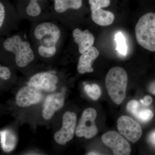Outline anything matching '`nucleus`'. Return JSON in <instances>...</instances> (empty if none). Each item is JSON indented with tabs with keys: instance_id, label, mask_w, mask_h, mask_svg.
<instances>
[{
	"instance_id": "obj_16",
	"label": "nucleus",
	"mask_w": 155,
	"mask_h": 155,
	"mask_svg": "<svg viewBox=\"0 0 155 155\" xmlns=\"http://www.w3.org/2000/svg\"><path fill=\"white\" fill-rule=\"evenodd\" d=\"M82 4V0H55L54 8L58 13H63L69 9H80Z\"/></svg>"
},
{
	"instance_id": "obj_3",
	"label": "nucleus",
	"mask_w": 155,
	"mask_h": 155,
	"mask_svg": "<svg viewBox=\"0 0 155 155\" xmlns=\"http://www.w3.org/2000/svg\"><path fill=\"white\" fill-rule=\"evenodd\" d=\"M4 48L15 55L16 63L19 67H26L34 60L33 51L27 41H23L19 35H14L6 39Z\"/></svg>"
},
{
	"instance_id": "obj_20",
	"label": "nucleus",
	"mask_w": 155,
	"mask_h": 155,
	"mask_svg": "<svg viewBox=\"0 0 155 155\" xmlns=\"http://www.w3.org/2000/svg\"><path fill=\"white\" fill-rule=\"evenodd\" d=\"M57 48L56 46L46 47L43 45L39 47L38 52L41 57L45 58H49L54 55L56 54Z\"/></svg>"
},
{
	"instance_id": "obj_15",
	"label": "nucleus",
	"mask_w": 155,
	"mask_h": 155,
	"mask_svg": "<svg viewBox=\"0 0 155 155\" xmlns=\"http://www.w3.org/2000/svg\"><path fill=\"white\" fill-rule=\"evenodd\" d=\"M1 143L4 151L9 152L13 150L16 145V137L10 130H6L1 131Z\"/></svg>"
},
{
	"instance_id": "obj_24",
	"label": "nucleus",
	"mask_w": 155,
	"mask_h": 155,
	"mask_svg": "<svg viewBox=\"0 0 155 155\" xmlns=\"http://www.w3.org/2000/svg\"><path fill=\"white\" fill-rule=\"evenodd\" d=\"M11 76V72L8 67H0V77L4 80H8Z\"/></svg>"
},
{
	"instance_id": "obj_4",
	"label": "nucleus",
	"mask_w": 155,
	"mask_h": 155,
	"mask_svg": "<svg viewBox=\"0 0 155 155\" xmlns=\"http://www.w3.org/2000/svg\"><path fill=\"white\" fill-rule=\"evenodd\" d=\"M97 115L94 108H87L84 111L75 131L78 137L91 139L96 135L98 132L95 124Z\"/></svg>"
},
{
	"instance_id": "obj_14",
	"label": "nucleus",
	"mask_w": 155,
	"mask_h": 155,
	"mask_svg": "<svg viewBox=\"0 0 155 155\" xmlns=\"http://www.w3.org/2000/svg\"><path fill=\"white\" fill-rule=\"evenodd\" d=\"M91 18L94 22L101 26H108L114 22L115 16L110 11L102 9L91 11Z\"/></svg>"
},
{
	"instance_id": "obj_6",
	"label": "nucleus",
	"mask_w": 155,
	"mask_h": 155,
	"mask_svg": "<svg viewBox=\"0 0 155 155\" xmlns=\"http://www.w3.org/2000/svg\"><path fill=\"white\" fill-rule=\"evenodd\" d=\"M104 144L109 147L116 155H128L131 152L130 143L121 134L114 130L104 134L102 136Z\"/></svg>"
},
{
	"instance_id": "obj_18",
	"label": "nucleus",
	"mask_w": 155,
	"mask_h": 155,
	"mask_svg": "<svg viewBox=\"0 0 155 155\" xmlns=\"http://www.w3.org/2000/svg\"><path fill=\"white\" fill-rule=\"evenodd\" d=\"M84 89L87 95L92 99L97 100L101 95V91L99 87L96 84L92 85L86 84L84 85Z\"/></svg>"
},
{
	"instance_id": "obj_7",
	"label": "nucleus",
	"mask_w": 155,
	"mask_h": 155,
	"mask_svg": "<svg viewBox=\"0 0 155 155\" xmlns=\"http://www.w3.org/2000/svg\"><path fill=\"white\" fill-rule=\"evenodd\" d=\"M77 116L72 112H66L63 117V125L54 136L55 140L58 144L64 145L72 140L75 133Z\"/></svg>"
},
{
	"instance_id": "obj_5",
	"label": "nucleus",
	"mask_w": 155,
	"mask_h": 155,
	"mask_svg": "<svg viewBox=\"0 0 155 155\" xmlns=\"http://www.w3.org/2000/svg\"><path fill=\"white\" fill-rule=\"evenodd\" d=\"M60 28L51 22H43L37 26L34 31V36L41 41V45L46 47L56 46L61 37Z\"/></svg>"
},
{
	"instance_id": "obj_28",
	"label": "nucleus",
	"mask_w": 155,
	"mask_h": 155,
	"mask_svg": "<svg viewBox=\"0 0 155 155\" xmlns=\"http://www.w3.org/2000/svg\"><path fill=\"white\" fill-rule=\"evenodd\" d=\"M150 140L152 144L155 145V131L152 132L150 136Z\"/></svg>"
},
{
	"instance_id": "obj_29",
	"label": "nucleus",
	"mask_w": 155,
	"mask_h": 155,
	"mask_svg": "<svg viewBox=\"0 0 155 155\" xmlns=\"http://www.w3.org/2000/svg\"><path fill=\"white\" fill-rule=\"evenodd\" d=\"M88 155H98V154L95 152H91L88 153Z\"/></svg>"
},
{
	"instance_id": "obj_19",
	"label": "nucleus",
	"mask_w": 155,
	"mask_h": 155,
	"mask_svg": "<svg viewBox=\"0 0 155 155\" xmlns=\"http://www.w3.org/2000/svg\"><path fill=\"white\" fill-rule=\"evenodd\" d=\"M38 0H30V2L26 8L27 14L31 17L38 16L41 13L40 6L37 2Z\"/></svg>"
},
{
	"instance_id": "obj_11",
	"label": "nucleus",
	"mask_w": 155,
	"mask_h": 155,
	"mask_svg": "<svg viewBox=\"0 0 155 155\" xmlns=\"http://www.w3.org/2000/svg\"><path fill=\"white\" fill-rule=\"evenodd\" d=\"M64 95L61 93H57L48 96L45 101L42 116L46 120L51 119L57 111L64 105Z\"/></svg>"
},
{
	"instance_id": "obj_22",
	"label": "nucleus",
	"mask_w": 155,
	"mask_h": 155,
	"mask_svg": "<svg viewBox=\"0 0 155 155\" xmlns=\"http://www.w3.org/2000/svg\"><path fill=\"white\" fill-rule=\"evenodd\" d=\"M153 114L152 111L149 109L142 110L138 112L137 118L142 122H148L152 119Z\"/></svg>"
},
{
	"instance_id": "obj_12",
	"label": "nucleus",
	"mask_w": 155,
	"mask_h": 155,
	"mask_svg": "<svg viewBox=\"0 0 155 155\" xmlns=\"http://www.w3.org/2000/svg\"><path fill=\"white\" fill-rule=\"evenodd\" d=\"M99 54L97 48L91 47L85 52L81 54L78 64V72L82 74L93 72L94 70L92 67V65Z\"/></svg>"
},
{
	"instance_id": "obj_27",
	"label": "nucleus",
	"mask_w": 155,
	"mask_h": 155,
	"mask_svg": "<svg viewBox=\"0 0 155 155\" xmlns=\"http://www.w3.org/2000/svg\"><path fill=\"white\" fill-rule=\"evenodd\" d=\"M149 91L151 94L155 95V81L150 84L148 88Z\"/></svg>"
},
{
	"instance_id": "obj_9",
	"label": "nucleus",
	"mask_w": 155,
	"mask_h": 155,
	"mask_svg": "<svg viewBox=\"0 0 155 155\" xmlns=\"http://www.w3.org/2000/svg\"><path fill=\"white\" fill-rule=\"evenodd\" d=\"M58 78L55 75L49 72L37 73L29 79L28 85L33 87L39 90L47 92L54 91L57 88Z\"/></svg>"
},
{
	"instance_id": "obj_26",
	"label": "nucleus",
	"mask_w": 155,
	"mask_h": 155,
	"mask_svg": "<svg viewBox=\"0 0 155 155\" xmlns=\"http://www.w3.org/2000/svg\"><path fill=\"white\" fill-rule=\"evenodd\" d=\"M153 101L152 98L150 96H146L143 99H140V102L145 106H148L152 104Z\"/></svg>"
},
{
	"instance_id": "obj_13",
	"label": "nucleus",
	"mask_w": 155,
	"mask_h": 155,
	"mask_svg": "<svg viewBox=\"0 0 155 155\" xmlns=\"http://www.w3.org/2000/svg\"><path fill=\"white\" fill-rule=\"evenodd\" d=\"M72 36L74 38V41L78 45V50L81 54L85 52L92 47L94 42V36L87 29L83 31L79 28H75L72 32Z\"/></svg>"
},
{
	"instance_id": "obj_17",
	"label": "nucleus",
	"mask_w": 155,
	"mask_h": 155,
	"mask_svg": "<svg viewBox=\"0 0 155 155\" xmlns=\"http://www.w3.org/2000/svg\"><path fill=\"white\" fill-rule=\"evenodd\" d=\"M115 41L116 43V50L122 55H126L127 54V46L125 37L121 32H118L115 35Z\"/></svg>"
},
{
	"instance_id": "obj_10",
	"label": "nucleus",
	"mask_w": 155,
	"mask_h": 155,
	"mask_svg": "<svg viewBox=\"0 0 155 155\" xmlns=\"http://www.w3.org/2000/svg\"><path fill=\"white\" fill-rule=\"evenodd\" d=\"M42 98V94L39 90L28 85L22 87L17 92L16 102L19 107H27L39 103Z\"/></svg>"
},
{
	"instance_id": "obj_1",
	"label": "nucleus",
	"mask_w": 155,
	"mask_h": 155,
	"mask_svg": "<svg viewBox=\"0 0 155 155\" xmlns=\"http://www.w3.org/2000/svg\"><path fill=\"white\" fill-rule=\"evenodd\" d=\"M127 72L121 67L110 69L105 78L108 94L115 104L120 105L126 96L127 83Z\"/></svg>"
},
{
	"instance_id": "obj_21",
	"label": "nucleus",
	"mask_w": 155,
	"mask_h": 155,
	"mask_svg": "<svg viewBox=\"0 0 155 155\" xmlns=\"http://www.w3.org/2000/svg\"><path fill=\"white\" fill-rule=\"evenodd\" d=\"M91 11L106 8L110 5V0H89Z\"/></svg>"
},
{
	"instance_id": "obj_25",
	"label": "nucleus",
	"mask_w": 155,
	"mask_h": 155,
	"mask_svg": "<svg viewBox=\"0 0 155 155\" xmlns=\"http://www.w3.org/2000/svg\"><path fill=\"white\" fill-rule=\"evenodd\" d=\"M5 18V7L2 3H0V27H2Z\"/></svg>"
},
{
	"instance_id": "obj_23",
	"label": "nucleus",
	"mask_w": 155,
	"mask_h": 155,
	"mask_svg": "<svg viewBox=\"0 0 155 155\" xmlns=\"http://www.w3.org/2000/svg\"><path fill=\"white\" fill-rule=\"evenodd\" d=\"M139 104L135 100L130 101L127 104L126 109L127 110L131 115H133L136 118L138 114V108Z\"/></svg>"
},
{
	"instance_id": "obj_8",
	"label": "nucleus",
	"mask_w": 155,
	"mask_h": 155,
	"mask_svg": "<svg viewBox=\"0 0 155 155\" xmlns=\"http://www.w3.org/2000/svg\"><path fill=\"white\" fill-rule=\"evenodd\" d=\"M117 128L121 135L133 143L138 141L142 134L141 126L129 116H120L117 120Z\"/></svg>"
},
{
	"instance_id": "obj_2",
	"label": "nucleus",
	"mask_w": 155,
	"mask_h": 155,
	"mask_svg": "<svg viewBox=\"0 0 155 155\" xmlns=\"http://www.w3.org/2000/svg\"><path fill=\"white\" fill-rule=\"evenodd\" d=\"M139 44L146 49L155 51V14L148 13L139 19L135 26Z\"/></svg>"
}]
</instances>
